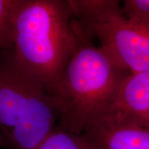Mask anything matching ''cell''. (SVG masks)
I'll return each mask as SVG.
<instances>
[{"instance_id":"1","label":"cell","mask_w":149,"mask_h":149,"mask_svg":"<svg viewBox=\"0 0 149 149\" xmlns=\"http://www.w3.org/2000/svg\"><path fill=\"white\" fill-rule=\"evenodd\" d=\"M68 0H18L13 17L14 57L53 97L77 45Z\"/></svg>"},{"instance_id":"2","label":"cell","mask_w":149,"mask_h":149,"mask_svg":"<svg viewBox=\"0 0 149 149\" xmlns=\"http://www.w3.org/2000/svg\"><path fill=\"white\" fill-rule=\"evenodd\" d=\"M77 45L53 96L59 118L57 128L77 135L92 119L107 111L130 73L92 42L93 33L72 19Z\"/></svg>"},{"instance_id":"3","label":"cell","mask_w":149,"mask_h":149,"mask_svg":"<svg viewBox=\"0 0 149 149\" xmlns=\"http://www.w3.org/2000/svg\"><path fill=\"white\" fill-rule=\"evenodd\" d=\"M54 98L17 62L13 49L0 52V134L12 149H37L57 126Z\"/></svg>"},{"instance_id":"4","label":"cell","mask_w":149,"mask_h":149,"mask_svg":"<svg viewBox=\"0 0 149 149\" xmlns=\"http://www.w3.org/2000/svg\"><path fill=\"white\" fill-rule=\"evenodd\" d=\"M85 27L123 69L130 74L149 72V31L133 25L124 13Z\"/></svg>"},{"instance_id":"5","label":"cell","mask_w":149,"mask_h":149,"mask_svg":"<svg viewBox=\"0 0 149 149\" xmlns=\"http://www.w3.org/2000/svg\"><path fill=\"white\" fill-rule=\"evenodd\" d=\"M84 135L97 149H149V129L110 111L92 119Z\"/></svg>"},{"instance_id":"6","label":"cell","mask_w":149,"mask_h":149,"mask_svg":"<svg viewBox=\"0 0 149 149\" xmlns=\"http://www.w3.org/2000/svg\"><path fill=\"white\" fill-rule=\"evenodd\" d=\"M107 111L149 129V72L128 74Z\"/></svg>"},{"instance_id":"7","label":"cell","mask_w":149,"mask_h":149,"mask_svg":"<svg viewBox=\"0 0 149 149\" xmlns=\"http://www.w3.org/2000/svg\"><path fill=\"white\" fill-rule=\"evenodd\" d=\"M74 18L84 26L105 21L123 13L118 0H68Z\"/></svg>"},{"instance_id":"8","label":"cell","mask_w":149,"mask_h":149,"mask_svg":"<svg viewBox=\"0 0 149 149\" xmlns=\"http://www.w3.org/2000/svg\"><path fill=\"white\" fill-rule=\"evenodd\" d=\"M37 149H97L84 135L59 129L57 126Z\"/></svg>"},{"instance_id":"9","label":"cell","mask_w":149,"mask_h":149,"mask_svg":"<svg viewBox=\"0 0 149 149\" xmlns=\"http://www.w3.org/2000/svg\"><path fill=\"white\" fill-rule=\"evenodd\" d=\"M18 0H0V52L13 48V17Z\"/></svg>"},{"instance_id":"10","label":"cell","mask_w":149,"mask_h":149,"mask_svg":"<svg viewBox=\"0 0 149 149\" xmlns=\"http://www.w3.org/2000/svg\"><path fill=\"white\" fill-rule=\"evenodd\" d=\"M122 7L128 22L149 31V0H125Z\"/></svg>"},{"instance_id":"11","label":"cell","mask_w":149,"mask_h":149,"mask_svg":"<svg viewBox=\"0 0 149 149\" xmlns=\"http://www.w3.org/2000/svg\"><path fill=\"white\" fill-rule=\"evenodd\" d=\"M3 146H6V144L2 136H1V134H0V148H1V147H3Z\"/></svg>"}]
</instances>
